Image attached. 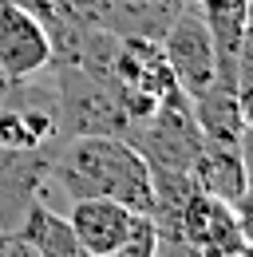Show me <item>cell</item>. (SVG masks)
<instances>
[{"label":"cell","instance_id":"7c38bea8","mask_svg":"<svg viewBox=\"0 0 253 257\" xmlns=\"http://www.w3.org/2000/svg\"><path fill=\"white\" fill-rule=\"evenodd\" d=\"M237 111H241L245 131H253V83H241V87H237Z\"/></svg>","mask_w":253,"mask_h":257},{"label":"cell","instance_id":"8fae6325","mask_svg":"<svg viewBox=\"0 0 253 257\" xmlns=\"http://www.w3.org/2000/svg\"><path fill=\"white\" fill-rule=\"evenodd\" d=\"M0 257H32L28 245L16 237V229H4L0 225Z\"/></svg>","mask_w":253,"mask_h":257},{"label":"cell","instance_id":"9c48e42d","mask_svg":"<svg viewBox=\"0 0 253 257\" xmlns=\"http://www.w3.org/2000/svg\"><path fill=\"white\" fill-rule=\"evenodd\" d=\"M233 75H237V87L253 83V20H245V28H241L237 52H233Z\"/></svg>","mask_w":253,"mask_h":257},{"label":"cell","instance_id":"7a4b0ae2","mask_svg":"<svg viewBox=\"0 0 253 257\" xmlns=\"http://www.w3.org/2000/svg\"><path fill=\"white\" fill-rule=\"evenodd\" d=\"M162 56H166V67L186 99L202 95L218 79V48H214V36H210V24H206L198 0H186L174 12V20L166 24Z\"/></svg>","mask_w":253,"mask_h":257},{"label":"cell","instance_id":"52a82bcc","mask_svg":"<svg viewBox=\"0 0 253 257\" xmlns=\"http://www.w3.org/2000/svg\"><path fill=\"white\" fill-rule=\"evenodd\" d=\"M16 237L28 245L32 257H91L79 237L71 233V225L63 218L60 210H52L48 202H28V210L20 214L16 222Z\"/></svg>","mask_w":253,"mask_h":257},{"label":"cell","instance_id":"9a60e30c","mask_svg":"<svg viewBox=\"0 0 253 257\" xmlns=\"http://www.w3.org/2000/svg\"><path fill=\"white\" fill-rule=\"evenodd\" d=\"M107 257H111V253H107Z\"/></svg>","mask_w":253,"mask_h":257},{"label":"cell","instance_id":"5b68a950","mask_svg":"<svg viewBox=\"0 0 253 257\" xmlns=\"http://www.w3.org/2000/svg\"><path fill=\"white\" fill-rule=\"evenodd\" d=\"M135 210H126L123 202L115 198H79V202H67V225L71 233L79 237V245L91 257H103L111 249H119L131 225H135Z\"/></svg>","mask_w":253,"mask_h":257},{"label":"cell","instance_id":"4fadbf2b","mask_svg":"<svg viewBox=\"0 0 253 257\" xmlns=\"http://www.w3.org/2000/svg\"><path fill=\"white\" fill-rule=\"evenodd\" d=\"M237 257H253V241H245V245H241V253Z\"/></svg>","mask_w":253,"mask_h":257},{"label":"cell","instance_id":"3957f363","mask_svg":"<svg viewBox=\"0 0 253 257\" xmlns=\"http://www.w3.org/2000/svg\"><path fill=\"white\" fill-rule=\"evenodd\" d=\"M44 67H52V40L36 12L24 4H0V79L32 83Z\"/></svg>","mask_w":253,"mask_h":257},{"label":"cell","instance_id":"8992f818","mask_svg":"<svg viewBox=\"0 0 253 257\" xmlns=\"http://www.w3.org/2000/svg\"><path fill=\"white\" fill-rule=\"evenodd\" d=\"M190 178H194V186L202 194L221 198V202H233L237 194L249 186L241 143H210V139H202L198 155L190 162Z\"/></svg>","mask_w":253,"mask_h":257},{"label":"cell","instance_id":"ba28073f","mask_svg":"<svg viewBox=\"0 0 253 257\" xmlns=\"http://www.w3.org/2000/svg\"><path fill=\"white\" fill-rule=\"evenodd\" d=\"M190 115L198 123V135L210 139V143H241V135H245L233 79H214L202 95H194L190 99Z\"/></svg>","mask_w":253,"mask_h":257},{"label":"cell","instance_id":"6da1fadb","mask_svg":"<svg viewBox=\"0 0 253 257\" xmlns=\"http://www.w3.org/2000/svg\"><path fill=\"white\" fill-rule=\"evenodd\" d=\"M48 182L67 198H115L126 210L151 218V166L135 143L115 135L60 139L48 159Z\"/></svg>","mask_w":253,"mask_h":257},{"label":"cell","instance_id":"5bb4252c","mask_svg":"<svg viewBox=\"0 0 253 257\" xmlns=\"http://www.w3.org/2000/svg\"><path fill=\"white\" fill-rule=\"evenodd\" d=\"M245 20H253V0H245Z\"/></svg>","mask_w":253,"mask_h":257},{"label":"cell","instance_id":"277c9868","mask_svg":"<svg viewBox=\"0 0 253 257\" xmlns=\"http://www.w3.org/2000/svg\"><path fill=\"white\" fill-rule=\"evenodd\" d=\"M178 241L186 245L194 257H237L245 237L233 222L229 202L210 198V194L194 190L182 210V225H178Z\"/></svg>","mask_w":253,"mask_h":257},{"label":"cell","instance_id":"30bf717a","mask_svg":"<svg viewBox=\"0 0 253 257\" xmlns=\"http://www.w3.org/2000/svg\"><path fill=\"white\" fill-rule=\"evenodd\" d=\"M229 210H233V222H237V229H241V237L253 241V182L229 202Z\"/></svg>","mask_w":253,"mask_h":257}]
</instances>
